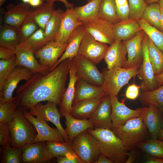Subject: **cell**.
I'll list each match as a JSON object with an SVG mask.
<instances>
[{
    "instance_id": "obj_1",
    "label": "cell",
    "mask_w": 163,
    "mask_h": 163,
    "mask_svg": "<svg viewBox=\"0 0 163 163\" xmlns=\"http://www.w3.org/2000/svg\"><path fill=\"white\" fill-rule=\"evenodd\" d=\"M71 62L72 59H67L46 74L36 73L18 87L15 97L19 105L27 110L43 101L59 105L66 90Z\"/></svg>"
},
{
    "instance_id": "obj_2",
    "label": "cell",
    "mask_w": 163,
    "mask_h": 163,
    "mask_svg": "<svg viewBox=\"0 0 163 163\" xmlns=\"http://www.w3.org/2000/svg\"><path fill=\"white\" fill-rule=\"evenodd\" d=\"M87 131L97 140L101 155L113 163L126 162L128 151L121 139L111 129L101 127Z\"/></svg>"
},
{
    "instance_id": "obj_3",
    "label": "cell",
    "mask_w": 163,
    "mask_h": 163,
    "mask_svg": "<svg viewBox=\"0 0 163 163\" xmlns=\"http://www.w3.org/2000/svg\"><path fill=\"white\" fill-rule=\"evenodd\" d=\"M23 109L18 106L8 124L11 135L12 147L22 148L32 143L37 135L33 124L24 115Z\"/></svg>"
},
{
    "instance_id": "obj_4",
    "label": "cell",
    "mask_w": 163,
    "mask_h": 163,
    "mask_svg": "<svg viewBox=\"0 0 163 163\" xmlns=\"http://www.w3.org/2000/svg\"><path fill=\"white\" fill-rule=\"evenodd\" d=\"M111 129L129 151L135 149L137 144L148 139L149 135L141 117L130 119L122 126Z\"/></svg>"
},
{
    "instance_id": "obj_5",
    "label": "cell",
    "mask_w": 163,
    "mask_h": 163,
    "mask_svg": "<svg viewBox=\"0 0 163 163\" xmlns=\"http://www.w3.org/2000/svg\"><path fill=\"white\" fill-rule=\"evenodd\" d=\"M140 66L128 69L120 67L103 69L102 73L104 82L101 87L105 95L110 97L117 96L122 88L139 74Z\"/></svg>"
},
{
    "instance_id": "obj_6",
    "label": "cell",
    "mask_w": 163,
    "mask_h": 163,
    "mask_svg": "<svg viewBox=\"0 0 163 163\" xmlns=\"http://www.w3.org/2000/svg\"><path fill=\"white\" fill-rule=\"evenodd\" d=\"M71 143L83 163H94L101 155L97 140L87 130L76 136Z\"/></svg>"
},
{
    "instance_id": "obj_7",
    "label": "cell",
    "mask_w": 163,
    "mask_h": 163,
    "mask_svg": "<svg viewBox=\"0 0 163 163\" xmlns=\"http://www.w3.org/2000/svg\"><path fill=\"white\" fill-rule=\"evenodd\" d=\"M108 47L107 44L96 40L86 31L78 49L77 56L96 65L104 59Z\"/></svg>"
},
{
    "instance_id": "obj_8",
    "label": "cell",
    "mask_w": 163,
    "mask_h": 163,
    "mask_svg": "<svg viewBox=\"0 0 163 163\" xmlns=\"http://www.w3.org/2000/svg\"><path fill=\"white\" fill-rule=\"evenodd\" d=\"M57 105L49 101L45 104L39 103L30 107L28 112L46 122H52L60 132L65 141L70 142L69 137L61 124V113L57 107Z\"/></svg>"
},
{
    "instance_id": "obj_9",
    "label": "cell",
    "mask_w": 163,
    "mask_h": 163,
    "mask_svg": "<svg viewBox=\"0 0 163 163\" xmlns=\"http://www.w3.org/2000/svg\"><path fill=\"white\" fill-rule=\"evenodd\" d=\"M72 60L76 68V74L79 79L95 86H101L103 85V76L96 64L77 56H74Z\"/></svg>"
},
{
    "instance_id": "obj_10",
    "label": "cell",
    "mask_w": 163,
    "mask_h": 163,
    "mask_svg": "<svg viewBox=\"0 0 163 163\" xmlns=\"http://www.w3.org/2000/svg\"><path fill=\"white\" fill-rule=\"evenodd\" d=\"M148 36L145 33L142 42L143 59L142 65L139 69L137 75L142 80L140 83L142 91H149L158 88L151 64L150 62L148 48Z\"/></svg>"
},
{
    "instance_id": "obj_11",
    "label": "cell",
    "mask_w": 163,
    "mask_h": 163,
    "mask_svg": "<svg viewBox=\"0 0 163 163\" xmlns=\"http://www.w3.org/2000/svg\"><path fill=\"white\" fill-rule=\"evenodd\" d=\"M84 24L86 31L96 40L110 45L114 42L113 24L110 22L97 18Z\"/></svg>"
},
{
    "instance_id": "obj_12",
    "label": "cell",
    "mask_w": 163,
    "mask_h": 163,
    "mask_svg": "<svg viewBox=\"0 0 163 163\" xmlns=\"http://www.w3.org/2000/svg\"><path fill=\"white\" fill-rule=\"evenodd\" d=\"M124 101L123 100L120 102L117 96L110 97L112 128L120 126L130 119L141 117L146 107L145 106L136 110L131 109L125 105Z\"/></svg>"
},
{
    "instance_id": "obj_13",
    "label": "cell",
    "mask_w": 163,
    "mask_h": 163,
    "mask_svg": "<svg viewBox=\"0 0 163 163\" xmlns=\"http://www.w3.org/2000/svg\"><path fill=\"white\" fill-rule=\"evenodd\" d=\"M23 113L33 124L37 132V135L32 143L46 141L66 142L63 135L56 127H51L46 122L37 117H35L27 110H24Z\"/></svg>"
},
{
    "instance_id": "obj_14",
    "label": "cell",
    "mask_w": 163,
    "mask_h": 163,
    "mask_svg": "<svg viewBox=\"0 0 163 163\" xmlns=\"http://www.w3.org/2000/svg\"><path fill=\"white\" fill-rule=\"evenodd\" d=\"M35 73L24 67L17 66L8 76L0 89V103L12 99L13 92L19 83L22 80L26 81Z\"/></svg>"
},
{
    "instance_id": "obj_15",
    "label": "cell",
    "mask_w": 163,
    "mask_h": 163,
    "mask_svg": "<svg viewBox=\"0 0 163 163\" xmlns=\"http://www.w3.org/2000/svg\"><path fill=\"white\" fill-rule=\"evenodd\" d=\"M16 55V64L26 68L34 73L46 74L50 71V68L40 64L36 59L34 51L20 44L14 50Z\"/></svg>"
},
{
    "instance_id": "obj_16",
    "label": "cell",
    "mask_w": 163,
    "mask_h": 163,
    "mask_svg": "<svg viewBox=\"0 0 163 163\" xmlns=\"http://www.w3.org/2000/svg\"><path fill=\"white\" fill-rule=\"evenodd\" d=\"M142 30L131 38L123 41L125 45L128 54L127 60L124 68L130 69L140 66L143 59L142 42L145 34Z\"/></svg>"
},
{
    "instance_id": "obj_17",
    "label": "cell",
    "mask_w": 163,
    "mask_h": 163,
    "mask_svg": "<svg viewBox=\"0 0 163 163\" xmlns=\"http://www.w3.org/2000/svg\"><path fill=\"white\" fill-rule=\"evenodd\" d=\"M83 24L77 20L74 7L67 8L62 14L60 27L54 41L62 44H67L74 30Z\"/></svg>"
},
{
    "instance_id": "obj_18",
    "label": "cell",
    "mask_w": 163,
    "mask_h": 163,
    "mask_svg": "<svg viewBox=\"0 0 163 163\" xmlns=\"http://www.w3.org/2000/svg\"><path fill=\"white\" fill-rule=\"evenodd\" d=\"M67 44V43L62 44L54 41H50L43 48L34 51V53L39 59L40 64L51 69L64 52Z\"/></svg>"
},
{
    "instance_id": "obj_19",
    "label": "cell",
    "mask_w": 163,
    "mask_h": 163,
    "mask_svg": "<svg viewBox=\"0 0 163 163\" xmlns=\"http://www.w3.org/2000/svg\"><path fill=\"white\" fill-rule=\"evenodd\" d=\"M141 117L150 139H158L162 129L163 113L156 107H146Z\"/></svg>"
},
{
    "instance_id": "obj_20",
    "label": "cell",
    "mask_w": 163,
    "mask_h": 163,
    "mask_svg": "<svg viewBox=\"0 0 163 163\" xmlns=\"http://www.w3.org/2000/svg\"><path fill=\"white\" fill-rule=\"evenodd\" d=\"M33 8L29 4L24 2L17 5L9 4L6 7L7 11L3 17L4 22L6 25L18 28Z\"/></svg>"
},
{
    "instance_id": "obj_21",
    "label": "cell",
    "mask_w": 163,
    "mask_h": 163,
    "mask_svg": "<svg viewBox=\"0 0 163 163\" xmlns=\"http://www.w3.org/2000/svg\"><path fill=\"white\" fill-rule=\"evenodd\" d=\"M127 51L126 47L121 40H115L108 47L104 59L107 68L110 69L114 67L124 68L126 63Z\"/></svg>"
},
{
    "instance_id": "obj_22",
    "label": "cell",
    "mask_w": 163,
    "mask_h": 163,
    "mask_svg": "<svg viewBox=\"0 0 163 163\" xmlns=\"http://www.w3.org/2000/svg\"><path fill=\"white\" fill-rule=\"evenodd\" d=\"M22 149V163H42L50 160L46 150V142L28 144Z\"/></svg>"
},
{
    "instance_id": "obj_23",
    "label": "cell",
    "mask_w": 163,
    "mask_h": 163,
    "mask_svg": "<svg viewBox=\"0 0 163 163\" xmlns=\"http://www.w3.org/2000/svg\"><path fill=\"white\" fill-rule=\"evenodd\" d=\"M111 113L110 97L105 95L89 119L92 120L94 126L97 127H106L111 129L113 127Z\"/></svg>"
},
{
    "instance_id": "obj_24",
    "label": "cell",
    "mask_w": 163,
    "mask_h": 163,
    "mask_svg": "<svg viewBox=\"0 0 163 163\" xmlns=\"http://www.w3.org/2000/svg\"><path fill=\"white\" fill-rule=\"evenodd\" d=\"M69 80L59 105L61 114H70L72 107L76 82L79 78L76 74V70L72 60L69 71Z\"/></svg>"
},
{
    "instance_id": "obj_25",
    "label": "cell",
    "mask_w": 163,
    "mask_h": 163,
    "mask_svg": "<svg viewBox=\"0 0 163 163\" xmlns=\"http://www.w3.org/2000/svg\"><path fill=\"white\" fill-rule=\"evenodd\" d=\"M86 32L84 24L79 26L74 30L69 38L65 51L50 71L54 69L65 59L68 58L72 59L77 56L78 49Z\"/></svg>"
},
{
    "instance_id": "obj_26",
    "label": "cell",
    "mask_w": 163,
    "mask_h": 163,
    "mask_svg": "<svg viewBox=\"0 0 163 163\" xmlns=\"http://www.w3.org/2000/svg\"><path fill=\"white\" fill-rule=\"evenodd\" d=\"M72 106L81 101L105 95L101 86H95L79 79L75 86Z\"/></svg>"
},
{
    "instance_id": "obj_27",
    "label": "cell",
    "mask_w": 163,
    "mask_h": 163,
    "mask_svg": "<svg viewBox=\"0 0 163 163\" xmlns=\"http://www.w3.org/2000/svg\"><path fill=\"white\" fill-rule=\"evenodd\" d=\"M66 119L65 130L67 134L71 143L78 135L94 125L90 119H76L70 114H62Z\"/></svg>"
},
{
    "instance_id": "obj_28",
    "label": "cell",
    "mask_w": 163,
    "mask_h": 163,
    "mask_svg": "<svg viewBox=\"0 0 163 163\" xmlns=\"http://www.w3.org/2000/svg\"><path fill=\"white\" fill-rule=\"evenodd\" d=\"M142 29L138 21L129 18L113 24L115 40L125 41L133 37Z\"/></svg>"
},
{
    "instance_id": "obj_29",
    "label": "cell",
    "mask_w": 163,
    "mask_h": 163,
    "mask_svg": "<svg viewBox=\"0 0 163 163\" xmlns=\"http://www.w3.org/2000/svg\"><path fill=\"white\" fill-rule=\"evenodd\" d=\"M104 96L84 100L72 106L70 114L80 119L89 118Z\"/></svg>"
},
{
    "instance_id": "obj_30",
    "label": "cell",
    "mask_w": 163,
    "mask_h": 163,
    "mask_svg": "<svg viewBox=\"0 0 163 163\" xmlns=\"http://www.w3.org/2000/svg\"><path fill=\"white\" fill-rule=\"evenodd\" d=\"M139 101L143 107H154L163 113V85L153 90L142 91Z\"/></svg>"
},
{
    "instance_id": "obj_31",
    "label": "cell",
    "mask_w": 163,
    "mask_h": 163,
    "mask_svg": "<svg viewBox=\"0 0 163 163\" xmlns=\"http://www.w3.org/2000/svg\"><path fill=\"white\" fill-rule=\"evenodd\" d=\"M21 43L18 28L6 24L1 27L0 46L14 50Z\"/></svg>"
},
{
    "instance_id": "obj_32",
    "label": "cell",
    "mask_w": 163,
    "mask_h": 163,
    "mask_svg": "<svg viewBox=\"0 0 163 163\" xmlns=\"http://www.w3.org/2000/svg\"><path fill=\"white\" fill-rule=\"evenodd\" d=\"M46 147L50 159L70 155L77 156L70 142L46 141Z\"/></svg>"
},
{
    "instance_id": "obj_33",
    "label": "cell",
    "mask_w": 163,
    "mask_h": 163,
    "mask_svg": "<svg viewBox=\"0 0 163 163\" xmlns=\"http://www.w3.org/2000/svg\"><path fill=\"white\" fill-rule=\"evenodd\" d=\"M102 0H92L82 6L74 7L77 20L83 24L97 18V13Z\"/></svg>"
},
{
    "instance_id": "obj_34",
    "label": "cell",
    "mask_w": 163,
    "mask_h": 163,
    "mask_svg": "<svg viewBox=\"0 0 163 163\" xmlns=\"http://www.w3.org/2000/svg\"><path fill=\"white\" fill-rule=\"evenodd\" d=\"M54 3L46 2L40 6L33 8L31 14L40 28L44 30L54 10Z\"/></svg>"
},
{
    "instance_id": "obj_35",
    "label": "cell",
    "mask_w": 163,
    "mask_h": 163,
    "mask_svg": "<svg viewBox=\"0 0 163 163\" xmlns=\"http://www.w3.org/2000/svg\"><path fill=\"white\" fill-rule=\"evenodd\" d=\"M148 48L149 57L155 75L163 72V53L148 37Z\"/></svg>"
},
{
    "instance_id": "obj_36",
    "label": "cell",
    "mask_w": 163,
    "mask_h": 163,
    "mask_svg": "<svg viewBox=\"0 0 163 163\" xmlns=\"http://www.w3.org/2000/svg\"><path fill=\"white\" fill-rule=\"evenodd\" d=\"M63 12V10L60 8L54 9L51 17L46 24L44 33L49 41H54L60 27Z\"/></svg>"
},
{
    "instance_id": "obj_37",
    "label": "cell",
    "mask_w": 163,
    "mask_h": 163,
    "mask_svg": "<svg viewBox=\"0 0 163 163\" xmlns=\"http://www.w3.org/2000/svg\"><path fill=\"white\" fill-rule=\"evenodd\" d=\"M97 18L113 24L120 21L117 14L115 0H102L98 10Z\"/></svg>"
},
{
    "instance_id": "obj_38",
    "label": "cell",
    "mask_w": 163,
    "mask_h": 163,
    "mask_svg": "<svg viewBox=\"0 0 163 163\" xmlns=\"http://www.w3.org/2000/svg\"><path fill=\"white\" fill-rule=\"evenodd\" d=\"M136 147L150 156L163 158V141L151 139L137 144Z\"/></svg>"
},
{
    "instance_id": "obj_39",
    "label": "cell",
    "mask_w": 163,
    "mask_h": 163,
    "mask_svg": "<svg viewBox=\"0 0 163 163\" xmlns=\"http://www.w3.org/2000/svg\"><path fill=\"white\" fill-rule=\"evenodd\" d=\"M138 21L141 29L163 53V32L150 25L142 18Z\"/></svg>"
},
{
    "instance_id": "obj_40",
    "label": "cell",
    "mask_w": 163,
    "mask_h": 163,
    "mask_svg": "<svg viewBox=\"0 0 163 163\" xmlns=\"http://www.w3.org/2000/svg\"><path fill=\"white\" fill-rule=\"evenodd\" d=\"M49 41L45 35L44 30L39 28L32 35L20 44L35 51L43 48Z\"/></svg>"
},
{
    "instance_id": "obj_41",
    "label": "cell",
    "mask_w": 163,
    "mask_h": 163,
    "mask_svg": "<svg viewBox=\"0 0 163 163\" xmlns=\"http://www.w3.org/2000/svg\"><path fill=\"white\" fill-rule=\"evenodd\" d=\"M161 8L158 2L148 5L143 14L142 18L150 25L160 30Z\"/></svg>"
},
{
    "instance_id": "obj_42",
    "label": "cell",
    "mask_w": 163,
    "mask_h": 163,
    "mask_svg": "<svg viewBox=\"0 0 163 163\" xmlns=\"http://www.w3.org/2000/svg\"><path fill=\"white\" fill-rule=\"evenodd\" d=\"M2 154L1 163H21L22 148H15L9 145L1 147Z\"/></svg>"
},
{
    "instance_id": "obj_43",
    "label": "cell",
    "mask_w": 163,
    "mask_h": 163,
    "mask_svg": "<svg viewBox=\"0 0 163 163\" xmlns=\"http://www.w3.org/2000/svg\"><path fill=\"white\" fill-rule=\"evenodd\" d=\"M18 106L15 96L9 101L0 103V122H6L9 124Z\"/></svg>"
},
{
    "instance_id": "obj_44",
    "label": "cell",
    "mask_w": 163,
    "mask_h": 163,
    "mask_svg": "<svg viewBox=\"0 0 163 163\" xmlns=\"http://www.w3.org/2000/svg\"><path fill=\"white\" fill-rule=\"evenodd\" d=\"M31 13L18 28L21 43L32 35L40 27Z\"/></svg>"
},
{
    "instance_id": "obj_45",
    "label": "cell",
    "mask_w": 163,
    "mask_h": 163,
    "mask_svg": "<svg viewBox=\"0 0 163 163\" xmlns=\"http://www.w3.org/2000/svg\"><path fill=\"white\" fill-rule=\"evenodd\" d=\"M16 56L9 59L0 60V89L9 75L17 66Z\"/></svg>"
},
{
    "instance_id": "obj_46",
    "label": "cell",
    "mask_w": 163,
    "mask_h": 163,
    "mask_svg": "<svg viewBox=\"0 0 163 163\" xmlns=\"http://www.w3.org/2000/svg\"><path fill=\"white\" fill-rule=\"evenodd\" d=\"M129 7V18L138 21L142 18L148 5L145 0H128Z\"/></svg>"
},
{
    "instance_id": "obj_47",
    "label": "cell",
    "mask_w": 163,
    "mask_h": 163,
    "mask_svg": "<svg viewBox=\"0 0 163 163\" xmlns=\"http://www.w3.org/2000/svg\"><path fill=\"white\" fill-rule=\"evenodd\" d=\"M117 18L120 21L129 18L130 9L127 0H115Z\"/></svg>"
},
{
    "instance_id": "obj_48",
    "label": "cell",
    "mask_w": 163,
    "mask_h": 163,
    "mask_svg": "<svg viewBox=\"0 0 163 163\" xmlns=\"http://www.w3.org/2000/svg\"><path fill=\"white\" fill-rule=\"evenodd\" d=\"M11 135L8 123L0 122V145L1 147L11 145Z\"/></svg>"
},
{
    "instance_id": "obj_49",
    "label": "cell",
    "mask_w": 163,
    "mask_h": 163,
    "mask_svg": "<svg viewBox=\"0 0 163 163\" xmlns=\"http://www.w3.org/2000/svg\"><path fill=\"white\" fill-rule=\"evenodd\" d=\"M140 86H138L135 84H132L129 85L127 88L126 93V97L129 99L135 100L139 95Z\"/></svg>"
},
{
    "instance_id": "obj_50",
    "label": "cell",
    "mask_w": 163,
    "mask_h": 163,
    "mask_svg": "<svg viewBox=\"0 0 163 163\" xmlns=\"http://www.w3.org/2000/svg\"><path fill=\"white\" fill-rule=\"evenodd\" d=\"M16 56L14 50L10 48L0 46V59L7 60Z\"/></svg>"
},
{
    "instance_id": "obj_51",
    "label": "cell",
    "mask_w": 163,
    "mask_h": 163,
    "mask_svg": "<svg viewBox=\"0 0 163 163\" xmlns=\"http://www.w3.org/2000/svg\"><path fill=\"white\" fill-rule=\"evenodd\" d=\"M58 163H83L77 156L70 155L57 158Z\"/></svg>"
},
{
    "instance_id": "obj_52",
    "label": "cell",
    "mask_w": 163,
    "mask_h": 163,
    "mask_svg": "<svg viewBox=\"0 0 163 163\" xmlns=\"http://www.w3.org/2000/svg\"><path fill=\"white\" fill-rule=\"evenodd\" d=\"M135 150L129 151L127 152V158L125 163H131L133 162L137 157V155L135 152Z\"/></svg>"
},
{
    "instance_id": "obj_53",
    "label": "cell",
    "mask_w": 163,
    "mask_h": 163,
    "mask_svg": "<svg viewBox=\"0 0 163 163\" xmlns=\"http://www.w3.org/2000/svg\"><path fill=\"white\" fill-rule=\"evenodd\" d=\"M145 162L146 163H163V158L150 156L146 158Z\"/></svg>"
},
{
    "instance_id": "obj_54",
    "label": "cell",
    "mask_w": 163,
    "mask_h": 163,
    "mask_svg": "<svg viewBox=\"0 0 163 163\" xmlns=\"http://www.w3.org/2000/svg\"><path fill=\"white\" fill-rule=\"evenodd\" d=\"M94 163H113L110 159L101 155Z\"/></svg>"
},
{
    "instance_id": "obj_55",
    "label": "cell",
    "mask_w": 163,
    "mask_h": 163,
    "mask_svg": "<svg viewBox=\"0 0 163 163\" xmlns=\"http://www.w3.org/2000/svg\"><path fill=\"white\" fill-rule=\"evenodd\" d=\"M46 2L54 3L56 1H60L62 2L65 5L66 8L74 7V5L69 2L67 0H43Z\"/></svg>"
},
{
    "instance_id": "obj_56",
    "label": "cell",
    "mask_w": 163,
    "mask_h": 163,
    "mask_svg": "<svg viewBox=\"0 0 163 163\" xmlns=\"http://www.w3.org/2000/svg\"><path fill=\"white\" fill-rule=\"evenodd\" d=\"M43 1V0H30L28 4L33 8H36L42 5Z\"/></svg>"
},
{
    "instance_id": "obj_57",
    "label": "cell",
    "mask_w": 163,
    "mask_h": 163,
    "mask_svg": "<svg viewBox=\"0 0 163 163\" xmlns=\"http://www.w3.org/2000/svg\"><path fill=\"white\" fill-rule=\"evenodd\" d=\"M155 78L158 87L163 85V72L159 75H155Z\"/></svg>"
},
{
    "instance_id": "obj_58",
    "label": "cell",
    "mask_w": 163,
    "mask_h": 163,
    "mask_svg": "<svg viewBox=\"0 0 163 163\" xmlns=\"http://www.w3.org/2000/svg\"><path fill=\"white\" fill-rule=\"evenodd\" d=\"M160 30L163 32V9L161 8L160 18Z\"/></svg>"
},
{
    "instance_id": "obj_59",
    "label": "cell",
    "mask_w": 163,
    "mask_h": 163,
    "mask_svg": "<svg viewBox=\"0 0 163 163\" xmlns=\"http://www.w3.org/2000/svg\"><path fill=\"white\" fill-rule=\"evenodd\" d=\"M159 0H145V3L148 5L154 2H158Z\"/></svg>"
},
{
    "instance_id": "obj_60",
    "label": "cell",
    "mask_w": 163,
    "mask_h": 163,
    "mask_svg": "<svg viewBox=\"0 0 163 163\" xmlns=\"http://www.w3.org/2000/svg\"><path fill=\"white\" fill-rule=\"evenodd\" d=\"M158 3L159 4L161 8L163 9V0H159Z\"/></svg>"
},
{
    "instance_id": "obj_61",
    "label": "cell",
    "mask_w": 163,
    "mask_h": 163,
    "mask_svg": "<svg viewBox=\"0 0 163 163\" xmlns=\"http://www.w3.org/2000/svg\"><path fill=\"white\" fill-rule=\"evenodd\" d=\"M158 139L161 140H163V123L162 124V130L160 136Z\"/></svg>"
},
{
    "instance_id": "obj_62",
    "label": "cell",
    "mask_w": 163,
    "mask_h": 163,
    "mask_svg": "<svg viewBox=\"0 0 163 163\" xmlns=\"http://www.w3.org/2000/svg\"><path fill=\"white\" fill-rule=\"evenodd\" d=\"M5 0H0V7H1L4 4Z\"/></svg>"
},
{
    "instance_id": "obj_63",
    "label": "cell",
    "mask_w": 163,
    "mask_h": 163,
    "mask_svg": "<svg viewBox=\"0 0 163 163\" xmlns=\"http://www.w3.org/2000/svg\"><path fill=\"white\" fill-rule=\"evenodd\" d=\"M23 2L28 4L30 0H21Z\"/></svg>"
},
{
    "instance_id": "obj_64",
    "label": "cell",
    "mask_w": 163,
    "mask_h": 163,
    "mask_svg": "<svg viewBox=\"0 0 163 163\" xmlns=\"http://www.w3.org/2000/svg\"><path fill=\"white\" fill-rule=\"evenodd\" d=\"M92 0H87V2H89L91 1Z\"/></svg>"
}]
</instances>
